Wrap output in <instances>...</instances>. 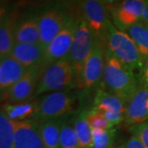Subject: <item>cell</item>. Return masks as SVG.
Returning a JSON list of instances; mask_svg holds the SVG:
<instances>
[{"label":"cell","instance_id":"cell-24","mask_svg":"<svg viewBox=\"0 0 148 148\" xmlns=\"http://www.w3.org/2000/svg\"><path fill=\"white\" fill-rule=\"evenodd\" d=\"M116 129H92V148H113Z\"/></svg>","mask_w":148,"mask_h":148},{"label":"cell","instance_id":"cell-5","mask_svg":"<svg viewBox=\"0 0 148 148\" xmlns=\"http://www.w3.org/2000/svg\"><path fill=\"white\" fill-rule=\"evenodd\" d=\"M76 95L69 90L51 92L37 102V109L33 118L41 121L54 120L73 109Z\"/></svg>","mask_w":148,"mask_h":148},{"label":"cell","instance_id":"cell-21","mask_svg":"<svg viewBox=\"0 0 148 148\" xmlns=\"http://www.w3.org/2000/svg\"><path fill=\"white\" fill-rule=\"evenodd\" d=\"M15 27L10 19L1 21L0 27V58L10 56L15 45Z\"/></svg>","mask_w":148,"mask_h":148},{"label":"cell","instance_id":"cell-16","mask_svg":"<svg viewBox=\"0 0 148 148\" xmlns=\"http://www.w3.org/2000/svg\"><path fill=\"white\" fill-rule=\"evenodd\" d=\"M126 102L113 93L104 90H98L94 100V106L101 112H114L124 114L126 110Z\"/></svg>","mask_w":148,"mask_h":148},{"label":"cell","instance_id":"cell-19","mask_svg":"<svg viewBox=\"0 0 148 148\" xmlns=\"http://www.w3.org/2000/svg\"><path fill=\"white\" fill-rule=\"evenodd\" d=\"M37 109V102H23L19 104H6L2 109L6 115L14 122L27 120L34 116Z\"/></svg>","mask_w":148,"mask_h":148},{"label":"cell","instance_id":"cell-13","mask_svg":"<svg viewBox=\"0 0 148 148\" xmlns=\"http://www.w3.org/2000/svg\"><path fill=\"white\" fill-rule=\"evenodd\" d=\"M13 148H45L35 123L29 120L16 122Z\"/></svg>","mask_w":148,"mask_h":148},{"label":"cell","instance_id":"cell-20","mask_svg":"<svg viewBox=\"0 0 148 148\" xmlns=\"http://www.w3.org/2000/svg\"><path fill=\"white\" fill-rule=\"evenodd\" d=\"M40 43L39 21L30 19L24 21L16 29L15 44H37Z\"/></svg>","mask_w":148,"mask_h":148},{"label":"cell","instance_id":"cell-22","mask_svg":"<svg viewBox=\"0 0 148 148\" xmlns=\"http://www.w3.org/2000/svg\"><path fill=\"white\" fill-rule=\"evenodd\" d=\"M79 148H92V128L86 120V110L82 111L73 123Z\"/></svg>","mask_w":148,"mask_h":148},{"label":"cell","instance_id":"cell-15","mask_svg":"<svg viewBox=\"0 0 148 148\" xmlns=\"http://www.w3.org/2000/svg\"><path fill=\"white\" fill-rule=\"evenodd\" d=\"M28 69L11 56L4 58L0 63V90L1 93L8 90L21 79Z\"/></svg>","mask_w":148,"mask_h":148},{"label":"cell","instance_id":"cell-17","mask_svg":"<svg viewBox=\"0 0 148 148\" xmlns=\"http://www.w3.org/2000/svg\"><path fill=\"white\" fill-rule=\"evenodd\" d=\"M62 123L58 120L44 121L38 125V129L45 148H61L60 128Z\"/></svg>","mask_w":148,"mask_h":148},{"label":"cell","instance_id":"cell-8","mask_svg":"<svg viewBox=\"0 0 148 148\" xmlns=\"http://www.w3.org/2000/svg\"><path fill=\"white\" fill-rule=\"evenodd\" d=\"M148 120V85L140 79L136 93L127 103L124 113V124L128 127Z\"/></svg>","mask_w":148,"mask_h":148},{"label":"cell","instance_id":"cell-10","mask_svg":"<svg viewBox=\"0 0 148 148\" xmlns=\"http://www.w3.org/2000/svg\"><path fill=\"white\" fill-rule=\"evenodd\" d=\"M105 68V55L100 40H94L93 47L82 73V88L89 90L101 82Z\"/></svg>","mask_w":148,"mask_h":148},{"label":"cell","instance_id":"cell-30","mask_svg":"<svg viewBox=\"0 0 148 148\" xmlns=\"http://www.w3.org/2000/svg\"><path fill=\"white\" fill-rule=\"evenodd\" d=\"M141 21L143 22L144 24H146V25H148V1L146 2V5H145V8H144V10H143Z\"/></svg>","mask_w":148,"mask_h":148},{"label":"cell","instance_id":"cell-18","mask_svg":"<svg viewBox=\"0 0 148 148\" xmlns=\"http://www.w3.org/2000/svg\"><path fill=\"white\" fill-rule=\"evenodd\" d=\"M123 32H126L134 41L145 64L148 58V27L142 21H139Z\"/></svg>","mask_w":148,"mask_h":148},{"label":"cell","instance_id":"cell-28","mask_svg":"<svg viewBox=\"0 0 148 148\" xmlns=\"http://www.w3.org/2000/svg\"><path fill=\"white\" fill-rule=\"evenodd\" d=\"M115 148H145L144 146L141 143V142L138 138L134 136H131V138L127 140V142L123 143L121 145L118 146Z\"/></svg>","mask_w":148,"mask_h":148},{"label":"cell","instance_id":"cell-11","mask_svg":"<svg viewBox=\"0 0 148 148\" xmlns=\"http://www.w3.org/2000/svg\"><path fill=\"white\" fill-rule=\"evenodd\" d=\"M69 20L63 11L58 9L45 12L38 20L40 28V44L45 48L64 29Z\"/></svg>","mask_w":148,"mask_h":148},{"label":"cell","instance_id":"cell-2","mask_svg":"<svg viewBox=\"0 0 148 148\" xmlns=\"http://www.w3.org/2000/svg\"><path fill=\"white\" fill-rule=\"evenodd\" d=\"M77 86L73 67L69 56L49 66L41 75L35 96L46 92L64 91Z\"/></svg>","mask_w":148,"mask_h":148},{"label":"cell","instance_id":"cell-31","mask_svg":"<svg viewBox=\"0 0 148 148\" xmlns=\"http://www.w3.org/2000/svg\"><path fill=\"white\" fill-rule=\"evenodd\" d=\"M147 27H148V25H147Z\"/></svg>","mask_w":148,"mask_h":148},{"label":"cell","instance_id":"cell-14","mask_svg":"<svg viewBox=\"0 0 148 148\" xmlns=\"http://www.w3.org/2000/svg\"><path fill=\"white\" fill-rule=\"evenodd\" d=\"M45 48L40 44H15L10 56L27 69L42 63Z\"/></svg>","mask_w":148,"mask_h":148},{"label":"cell","instance_id":"cell-7","mask_svg":"<svg viewBox=\"0 0 148 148\" xmlns=\"http://www.w3.org/2000/svg\"><path fill=\"white\" fill-rule=\"evenodd\" d=\"M41 64L29 68L26 74L8 90L3 92L2 98L6 104H19L27 101L36 90L39 76L41 75Z\"/></svg>","mask_w":148,"mask_h":148},{"label":"cell","instance_id":"cell-3","mask_svg":"<svg viewBox=\"0 0 148 148\" xmlns=\"http://www.w3.org/2000/svg\"><path fill=\"white\" fill-rule=\"evenodd\" d=\"M108 49L122 64L132 70H143L144 63L138 47L126 32L118 30L110 21L106 36Z\"/></svg>","mask_w":148,"mask_h":148},{"label":"cell","instance_id":"cell-9","mask_svg":"<svg viewBox=\"0 0 148 148\" xmlns=\"http://www.w3.org/2000/svg\"><path fill=\"white\" fill-rule=\"evenodd\" d=\"M83 17L94 36L100 40L107 36L110 21L107 18L105 4L97 0H87L82 3Z\"/></svg>","mask_w":148,"mask_h":148},{"label":"cell","instance_id":"cell-26","mask_svg":"<svg viewBox=\"0 0 148 148\" xmlns=\"http://www.w3.org/2000/svg\"><path fill=\"white\" fill-rule=\"evenodd\" d=\"M61 148H79V143L74 127L67 123H62L60 128Z\"/></svg>","mask_w":148,"mask_h":148},{"label":"cell","instance_id":"cell-27","mask_svg":"<svg viewBox=\"0 0 148 148\" xmlns=\"http://www.w3.org/2000/svg\"><path fill=\"white\" fill-rule=\"evenodd\" d=\"M132 136L138 138L145 148H148V120L129 127Z\"/></svg>","mask_w":148,"mask_h":148},{"label":"cell","instance_id":"cell-12","mask_svg":"<svg viewBox=\"0 0 148 148\" xmlns=\"http://www.w3.org/2000/svg\"><path fill=\"white\" fill-rule=\"evenodd\" d=\"M147 1H123L113 10V16L116 26L123 32L132 25L141 21Z\"/></svg>","mask_w":148,"mask_h":148},{"label":"cell","instance_id":"cell-29","mask_svg":"<svg viewBox=\"0 0 148 148\" xmlns=\"http://www.w3.org/2000/svg\"><path fill=\"white\" fill-rule=\"evenodd\" d=\"M142 73H143V74H142V78H141V80L143 82H144L146 84L148 85V58L147 59L145 64H144V66H143Z\"/></svg>","mask_w":148,"mask_h":148},{"label":"cell","instance_id":"cell-6","mask_svg":"<svg viewBox=\"0 0 148 148\" xmlns=\"http://www.w3.org/2000/svg\"><path fill=\"white\" fill-rule=\"evenodd\" d=\"M77 21L69 18L64 29L49 44L44 54L41 69H46L51 64L69 56L74 40Z\"/></svg>","mask_w":148,"mask_h":148},{"label":"cell","instance_id":"cell-25","mask_svg":"<svg viewBox=\"0 0 148 148\" xmlns=\"http://www.w3.org/2000/svg\"><path fill=\"white\" fill-rule=\"evenodd\" d=\"M86 120L92 129H105L109 130L114 128V126L106 119L101 111L92 108L86 110Z\"/></svg>","mask_w":148,"mask_h":148},{"label":"cell","instance_id":"cell-1","mask_svg":"<svg viewBox=\"0 0 148 148\" xmlns=\"http://www.w3.org/2000/svg\"><path fill=\"white\" fill-rule=\"evenodd\" d=\"M103 80L111 93L128 103L138 90L140 80L133 70L127 68L106 49Z\"/></svg>","mask_w":148,"mask_h":148},{"label":"cell","instance_id":"cell-4","mask_svg":"<svg viewBox=\"0 0 148 148\" xmlns=\"http://www.w3.org/2000/svg\"><path fill=\"white\" fill-rule=\"evenodd\" d=\"M94 35L84 20L78 21L73 45L69 54L77 80V86L82 88V73L93 47Z\"/></svg>","mask_w":148,"mask_h":148},{"label":"cell","instance_id":"cell-23","mask_svg":"<svg viewBox=\"0 0 148 148\" xmlns=\"http://www.w3.org/2000/svg\"><path fill=\"white\" fill-rule=\"evenodd\" d=\"M16 138V122L11 120L1 110L0 148H13Z\"/></svg>","mask_w":148,"mask_h":148}]
</instances>
